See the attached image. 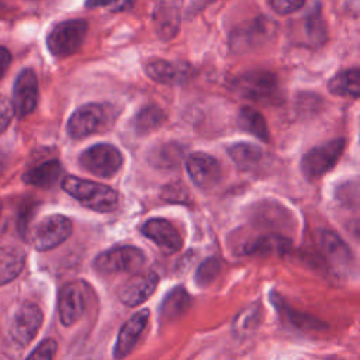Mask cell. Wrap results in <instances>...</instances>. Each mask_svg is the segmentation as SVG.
<instances>
[{"label":"cell","instance_id":"obj_1","mask_svg":"<svg viewBox=\"0 0 360 360\" xmlns=\"http://www.w3.org/2000/svg\"><path fill=\"white\" fill-rule=\"evenodd\" d=\"M62 188L82 205L97 212H111L118 205V193L101 183L65 176Z\"/></svg>","mask_w":360,"mask_h":360},{"label":"cell","instance_id":"obj_2","mask_svg":"<svg viewBox=\"0 0 360 360\" xmlns=\"http://www.w3.org/2000/svg\"><path fill=\"white\" fill-rule=\"evenodd\" d=\"M87 34V22L80 18L58 22L46 38L49 52L56 58H66L80 49Z\"/></svg>","mask_w":360,"mask_h":360},{"label":"cell","instance_id":"obj_3","mask_svg":"<svg viewBox=\"0 0 360 360\" xmlns=\"http://www.w3.org/2000/svg\"><path fill=\"white\" fill-rule=\"evenodd\" d=\"M79 163L86 172L108 179L115 176L122 167L124 158L117 146L111 143H96L82 152Z\"/></svg>","mask_w":360,"mask_h":360},{"label":"cell","instance_id":"obj_4","mask_svg":"<svg viewBox=\"0 0 360 360\" xmlns=\"http://www.w3.org/2000/svg\"><path fill=\"white\" fill-rule=\"evenodd\" d=\"M72 233V222L60 214L42 218L28 232V242L37 250H49L65 242Z\"/></svg>","mask_w":360,"mask_h":360},{"label":"cell","instance_id":"obj_5","mask_svg":"<svg viewBox=\"0 0 360 360\" xmlns=\"http://www.w3.org/2000/svg\"><path fill=\"white\" fill-rule=\"evenodd\" d=\"M232 89L253 101H271L278 96V80L267 70H249L235 77Z\"/></svg>","mask_w":360,"mask_h":360},{"label":"cell","instance_id":"obj_6","mask_svg":"<svg viewBox=\"0 0 360 360\" xmlns=\"http://www.w3.org/2000/svg\"><path fill=\"white\" fill-rule=\"evenodd\" d=\"M346 148L343 138L332 139L309 149L301 159V170L304 176L316 179L332 170L340 159Z\"/></svg>","mask_w":360,"mask_h":360},{"label":"cell","instance_id":"obj_7","mask_svg":"<svg viewBox=\"0 0 360 360\" xmlns=\"http://www.w3.org/2000/svg\"><path fill=\"white\" fill-rule=\"evenodd\" d=\"M110 117V108L107 105L98 103L84 104L70 115L66 125L68 134L75 139L89 136L94 132L103 131Z\"/></svg>","mask_w":360,"mask_h":360},{"label":"cell","instance_id":"obj_8","mask_svg":"<svg viewBox=\"0 0 360 360\" xmlns=\"http://www.w3.org/2000/svg\"><path fill=\"white\" fill-rule=\"evenodd\" d=\"M145 263V255L135 246H118L101 252L94 259V267L101 273H136Z\"/></svg>","mask_w":360,"mask_h":360},{"label":"cell","instance_id":"obj_9","mask_svg":"<svg viewBox=\"0 0 360 360\" xmlns=\"http://www.w3.org/2000/svg\"><path fill=\"white\" fill-rule=\"evenodd\" d=\"M42 311L34 302L21 304L14 312L8 333L11 340L18 346H27L38 333L42 325Z\"/></svg>","mask_w":360,"mask_h":360},{"label":"cell","instance_id":"obj_10","mask_svg":"<svg viewBox=\"0 0 360 360\" xmlns=\"http://www.w3.org/2000/svg\"><path fill=\"white\" fill-rule=\"evenodd\" d=\"M276 27L271 20L266 17L255 18L253 21L246 22L245 25L238 27L229 37L231 48L235 52H245L260 46L263 42L269 41L273 35Z\"/></svg>","mask_w":360,"mask_h":360},{"label":"cell","instance_id":"obj_11","mask_svg":"<svg viewBox=\"0 0 360 360\" xmlns=\"http://www.w3.org/2000/svg\"><path fill=\"white\" fill-rule=\"evenodd\" d=\"M186 169L191 181L200 188H211L222 177L219 162L205 152L191 153L186 160Z\"/></svg>","mask_w":360,"mask_h":360},{"label":"cell","instance_id":"obj_12","mask_svg":"<svg viewBox=\"0 0 360 360\" xmlns=\"http://www.w3.org/2000/svg\"><path fill=\"white\" fill-rule=\"evenodd\" d=\"M158 274L155 271H136L118 290V298L128 307H135L146 301L158 285Z\"/></svg>","mask_w":360,"mask_h":360},{"label":"cell","instance_id":"obj_13","mask_svg":"<svg viewBox=\"0 0 360 360\" xmlns=\"http://www.w3.org/2000/svg\"><path fill=\"white\" fill-rule=\"evenodd\" d=\"M38 101V80L32 69H24L18 75L13 90L14 114L24 117L34 111Z\"/></svg>","mask_w":360,"mask_h":360},{"label":"cell","instance_id":"obj_14","mask_svg":"<svg viewBox=\"0 0 360 360\" xmlns=\"http://www.w3.org/2000/svg\"><path fill=\"white\" fill-rule=\"evenodd\" d=\"M141 231L146 238L153 240L158 248L166 255L176 253L181 248V236L179 231L170 221L165 218L148 219L142 225Z\"/></svg>","mask_w":360,"mask_h":360},{"label":"cell","instance_id":"obj_15","mask_svg":"<svg viewBox=\"0 0 360 360\" xmlns=\"http://www.w3.org/2000/svg\"><path fill=\"white\" fill-rule=\"evenodd\" d=\"M145 73L153 82L160 84H180L191 77L193 68L186 62H170L166 59H153L145 63Z\"/></svg>","mask_w":360,"mask_h":360},{"label":"cell","instance_id":"obj_16","mask_svg":"<svg viewBox=\"0 0 360 360\" xmlns=\"http://www.w3.org/2000/svg\"><path fill=\"white\" fill-rule=\"evenodd\" d=\"M183 0H158L153 10V24L160 39H172L180 27V7Z\"/></svg>","mask_w":360,"mask_h":360},{"label":"cell","instance_id":"obj_17","mask_svg":"<svg viewBox=\"0 0 360 360\" xmlns=\"http://www.w3.org/2000/svg\"><path fill=\"white\" fill-rule=\"evenodd\" d=\"M84 295L77 283L65 284L59 291L58 311L60 322L65 326L76 323L84 312Z\"/></svg>","mask_w":360,"mask_h":360},{"label":"cell","instance_id":"obj_18","mask_svg":"<svg viewBox=\"0 0 360 360\" xmlns=\"http://www.w3.org/2000/svg\"><path fill=\"white\" fill-rule=\"evenodd\" d=\"M149 318V311L148 309H141L135 312L121 328L115 346H114V359L120 360L131 353L134 349L138 338L143 332L146 322Z\"/></svg>","mask_w":360,"mask_h":360},{"label":"cell","instance_id":"obj_19","mask_svg":"<svg viewBox=\"0 0 360 360\" xmlns=\"http://www.w3.org/2000/svg\"><path fill=\"white\" fill-rule=\"evenodd\" d=\"M25 264V252L13 245L0 246V285L14 280Z\"/></svg>","mask_w":360,"mask_h":360},{"label":"cell","instance_id":"obj_20","mask_svg":"<svg viewBox=\"0 0 360 360\" xmlns=\"http://www.w3.org/2000/svg\"><path fill=\"white\" fill-rule=\"evenodd\" d=\"M329 91L339 97L359 98L360 96V72L357 68L346 69L336 73L328 83Z\"/></svg>","mask_w":360,"mask_h":360},{"label":"cell","instance_id":"obj_21","mask_svg":"<svg viewBox=\"0 0 360 360\" xmlns=\"http://www.w3.org/2000/svg\"><path fill=\"white\" fill-rule=\"evenodd\" d=\"M62 174V165L59 160H46L22 174V180L27 184L37 187H51L53 186Z\"/></svg>","mask_w":360,"mask_h":360},{"label":"cell","instance_id":"obj_22","mask_svg":"<svg viewBox=\"0 0 360 360\" xmlns=\"http://www.w3.org/2000/svg\"><path fill=\"white\" fill-rule=\"evenodd\" d=\"M190 295L186 288L183 287H176L169 294L165 297L160 305V321L165 322H172L177 318H180L188 308H190Z\"/></svg>","mask_w":360,"mask_h":360},{"label":"cell","instance_id":"obj_23","mask_svg":"<svg viewBox=\"0 0 360 360\" xmlns=\"http://www.w3.org/2000/svg\"><path fill=\"white\" fill-rule=\"evenodd\" d=\"M228 155L239 169L252 170L262 162L263 150L255 143L238 142L228 148Z\"/></svg>","mask_w":360,"mask_h":360},{"label":"cell","instance_id":"obj_24","mask_svg":"<svg viewBox=\"0 0 360 360\" xmlns=\"http://www.w3.org/2000/svg\"><path fill=\"white\" fill-rule=\"evenodd\" d=\"M238 125L243 131L249 132L250 135H253L255 138H257L263 142H269V139H270V132H269V127H267L264 117L257 110H255L252 107L246 105L239 110Z\"/></svg>","mask_w":360,"mask_h":360},{"label":"cell","instance_id":"obj_25","mask_svg":"<svg viewBox=\"0 0 360 360\" xmlns=\"http://www.w3.org/2000/svg\"><path fill=\"white\" fill-rule=\"evenodd\" d=\"M321 246L325 256L336 266H347L352 260V253L346 243L333 232L325 231L321 235Z\"/></svg>","mask_w":360,"mask_h":360},{"label":"cell","instance_id":"obj_26","mask_svg":"<svg viewBox=\"0 0 360 360\" xmlns=\"http://www.w3.org/2000/svg\"><path fill=\"white\" fill-rule=\"evenodd\" d=\"M166 121L165 111L155 104L142 107L134 117L132 125L138 135H146L158 129Z\"/></svg>","mask_w":360,"mask_h":360},{"label":"cell","instance_id":"obj_27","mask_svg":"<svg viewBox=\"0 0 360 360\" xmlns=\"http://www.w3.org/2000/svg\"><path fill=\"white\" fill-rule=\"evenodd\" d=\"M290 240L280 235H264L255 239L246 246V253L249 255H264V253H283L288 249Z\"/></svg>","mask_w":360,"mask_h":360},{"label":"cell","instance_id":"obj_28","mask_svg":"<svg viewBox=\"0 0 360 360\" xmlns=\"http://www.w3.org/2000/svg\"><path fill=\"white\" fill-rule=\"evenodd\" d=\"M305 32L309 41H312L315 45H321L326 39V25L322 18L321 7L316 4L305 18Z\"/></svg>","mask_w":360,"mask_h":360},{"label":"cell","instance_id":"obj_29","mask_svg":"<svg viewBox=\"0 0 360 360\" xmlns=\"http://www.w3.org/2000/svg\"><path fill=\"white\" fill-rule=\"evenodd\" d=\"M180 156H181V149L179 148V145L166 143L156 148V150L152 152V162L159 167H172L177 165V160Z\"/></svg>","mask_w":360,"mask_h":360},{"label":"cell","instance_id":"obj_30","mask_svg":"<svg viewBox=\"0 0 360 360\" xmlns=\"http://www.w3.org/2000/svg\"><path fill=\"white\" fill-rule=\"evenodd\" d=\"M221 271V262L217 257H208L204 260L195 273V281L198 285L211 284Z\"/></svg>","mask_w":360,"mask_h":360},{"label":"cell","instance_id":"obj_31","mask_svg":"<svg viewBox=\"0 0 360 360\" xmlns=\"http://www.w3.org/2000/svg\"><path fill=\"white\" fill-rule=\"evenodd\" d=\"M56 349H58V343L53 339L48 338V339L42 340L31 352V354L27 357V360H53Z\"/></svg>","mask_w":360,"mask_h":360},{"label":"cell","instance_id":"obj_32","mask_svg":"<svg viewBox=\"0 0 360 360\" xmlns=\"http://www.w3.org/2000/svg\"><path fill=\"white\" fill-rule=\"evenodd\" d=\"M134 4V0H86L84 6L87 8H108L110 11L118 13L129 8Z\"/></svg>","mask_w":360,"mask_h":360},{"label":"cell","instance_id":"obj_33","mask_svg":"<svg viewBox=\"0 0 360 360\" xmlns=\"http://www.w3.org/2000/svg\"><path fill=\"white\" fill-rule=\"evenodd\" d=\"M267 3L277 14L285 15L301 8L305 0H267Z\"/></svg>","mask_w":360,"mask_h":360},{"label":"cell","instance_id":"obj_34","mask_svg":"<svg viewBox=\"0 0 360 360\" xmlns=\"http://www.w3.org/2000/svg\"><path fill=\"white\" fill-rule=\"evenodd\" d=\"M13 115H14L13 103L7 97L0 94V134L8 127Z\"/></svg>","mask_w":360,"mask_h":360},{"label":"cell","instance_id":"obj_35","mask_svg":"<svg viewBox=\"0 0 360 360\" xmlns=\"http://www.w3.org/2000/svg\"><path fill=\"white\" fill-rule=\"evenodd\" d=\"M10 62H11V55H10V52H8L6 48L0 46V79L3 77V75L6 73V70L8 69Z\"/></svg>","mask_w":360,"mask_h":360},{"label":"cell","instance_id":"obj_36","mask_svg":"<svg viewBox=\"0 0 360 360\" xmlns=\"http://www.w3.org/2000/svg\"><path fill=\"white\" fill-rule=\"evenodd\" d=\"M214 1H217V0H193L190 7H188V10H187V14H193L194 15V14L200 13L202 8L208 7Z\"/></svg>","mask_w":360,"mask_h":360},{"label":"cell","instance_id":"obj_37","mask_svg":"<svg viewBox=\"0 0 360 360\" xmlns=\"http://www.w3.org/2000/svg\"><path fill=\"white\" fill-rule=\"evenodd\" d=\"M6 165H7V158H6V155L0 153V173L6 169Z\"/></svg>","mask_w":360,"mask_h":360}]
</instances>
